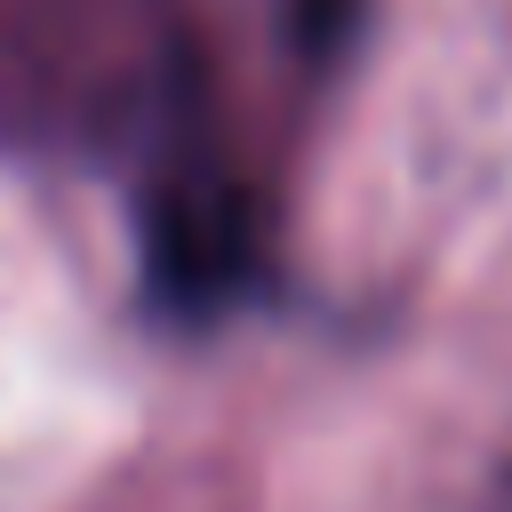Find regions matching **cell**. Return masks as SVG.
Returning <instances> with one entry per match:
<instances>
[{
	"mask_svg": "<svg viewBox=\"0 0 512 512\" xmlns=\"http://www.w3.org/2000/svg\"><path fill=\"white\" fill-rule=\"evenodd\" d=\"M208 120L176 0H0V144H80L136 176Z\"/></svg>",
	"mask_w": 512,
	"mask_h": 512,
	"instance_id": "6da1fadb",
	"label": "cell"
},
{
	"mask_svg": "<svg viewBox=\"0 0 512 512\" xmlns=\"http://www.w3.org/2000/svg\"><path fill=\"white\" fill-rule=\"evenodd\" d=\"M136 208V256H144V296L176 320H208L256 296L264 280V200L240 176L224 128L184 136L160 152L144 176H128Z\"/></svg>",
	"mask_w": 512,
	"mask_h": 512,
	"instance_id": "7a4b0ae2",
	"label": "cell"
},
{
	"mask_svg": "<svg viewBox=\"0 0 512 512\" xmlns=\"http://www.w3.org/2000/svg\"><path fill=\"white\" fill-rule=\"evenodd\" d=\"M344 16H352V0H296V32H304L312 48H328V40L344 32Z\"/></svg>",
	"mask_w": 512,
	"mask_h": 512,
	"instance_id": "3957f363",
	"label": "cell"
},
{
	"mask_svg": "<svg viewBox=\"0 0 512 512\" xmlns=\"http://www.w3.org/2000/svg\"><path fill=\"white\" fill-rule=\"evenodd\" d=\"M480 512H512V456L496 464V480H488V496H480Z\"/></svg>",
	"mask_w": 512,
	"mask_h": 512,
	"instance_id": "277c9868",
	"label": "cell"
}]
</instances>
